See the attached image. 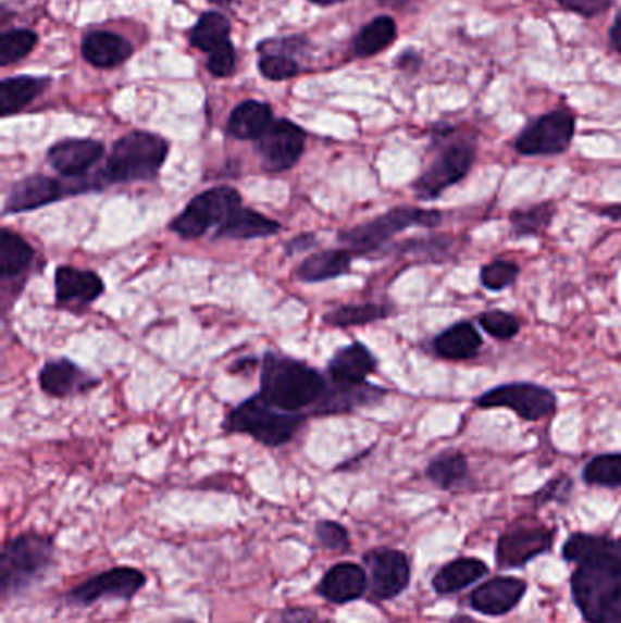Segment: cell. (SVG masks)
<instances>
[{"instance_id":"1","label":"cell","mask_w":621,"mask_h":623,"mask_svg":"<svg viewBox=\"0 0 621 623\" xmlns=\"http://www.w3.org/2000/svg\"><path fill=\"white\" fill-rule=\"evenodd\" d=\"M259 394L285 412L314 409L328 390V376L305 361L266 352L261 361Z\"/></svg>"},{"instance_id":"2","label":"cell","mask_w":621,"mask_h":623,"mask_svg":"<svg viewBox=\"0 0 621 623\" xmlns=\"http://www.w3.org/2000/svg\"><path fill=\"white\" fill-rule=\"evenodd\" d=\"M431 153V163L412 183L415 199L421 202L437 201L448 188L471 174L477 159L476 137L443 124L432 134Z\"/></svg>"},{"instance_id":"3","label":"cell","mask_w":621,"mask_h":623,"mask_svg":"<svg viewBox=\"0 0 621 623\" xmlns=\"http://www.w3.org/2000/svg\"><path fill=\"white\" fill-rule=\"evenodd\" d=\"M571 590L587 623H621V549L576 563Z\"/></svg>"},{"instance_id":"4","label":"cell","mask_w":621,"mask_h":623,"mask_svg":"<svg viewBox=\"0 0 621 623\" xmlns=\"http://www.w3.org/2000/svg\"><path fill=\"white\" fill-rule=\"evenodd\" d=\"M169 142L150 132H132L121 137L97 174L102 186L153 180L169 159Z\"/></svg>"},{"instance_id":"5","label":"cell","mask_w":621,"mask_h":623,"mask_svg":"<svg viewBox=\"0 0 621 623\" xmlns=\"http://www.w3.org/2000/svg\"><path fill=\"white\" fill-rule=\"evenodd\" d=\"M55 560V539L23 533L8 539L0 552V596L8 601L39 582Z\"/></svg>"},{"instance_id":"6","label":"cell","mask_w":621,"mask_h":623,"mask_svg":"<svg viewBox=\"0 0 621 623\" xmlns=\"http://www.w3.org/2000/svg\"><path fill=\"white\" fill-rule=\"evenodd\" d=\"M305 422L307 415L302 412H285L270 404L261 394H256L229 410L223 428L226 433L245 434L264 447L277 449L296 438Z\"/></svg>"},{"instance_id":"7","label":"cell","mask_w":621,"mask_h":623,"mask_svg":"<svg viewBox=\"0 0 621 623\" xmlns=\"http://www.w3.org/2000/svg\"><path fill=\"white\" fill-rule=\"evenodd\" d=\"M442 221L443 214L439 210H425V208L418 207L390 208L388 212L377 215L374 220L339 232L337 242L350 250L356 259L367 258V256L385 250L386 245L393 241L394 237L410 228H415V226L434 228V226L442 225Z\"/></svg>"},{"instance_id":"8","label":"cell","mask_w":621,"mask_h":623,"mask_svg":"<svg viewBox=\"0 0 621 623\" xmlns=\"http://www.w3.org/2000/svg\"><path fill=\"white\" fill-rule=\"evenodd\" d=\"M241 204V191L234 186H213L197 194L183 212L170 221L169 230L183 239H199L212 230L215 234Z\"/></svg>"},{"instance_id":"9","label":"cell","mask_w":621,"mask_h":623,"mask_svg":"<svg viewBox=\"0 0 621 623\" xmlns=\"http://www.w3.org/2000/svg\"><path fill=\"white\" fill-rule=\"evenodd\" d=\"M101 180L77 179L62 180L48 175L34 174L17 180L8 191L2 215L26 214L42 207H50L53 202L62 201L67 197L80 196L86 191L102 190Z\"/></svg>"},{"instance_id":"10","label":"cell","mask_w":621,"mask_h":623,"mask_svg":"<svg viewBox=\"0 0 621 623\" xmlns=\"http://www.w3.org/2000/svg\"><path fill=\"white\" fill-rule=\"evenodd\" d=\"M480 409L512 410L525 422H542L555 414L558 398L550 388L531 382H514L490 388L474 399Z\"/></svg>"},{"instance_id":"11","label":"cell","mask_w":621,"mask_h":623,"mask_svg":"<svg viewBox=\"0 0 621 623\" xmlns=\"http://www.w3.org/2000/svg\"><path fill=\"white\" fill-rule=\"evenodd\" d=\"M576 134V119L567 110L543 113L521 129L514 150L525 158H552L571 148Z\"/></svg>"},{"instance_id":"12","label":"cell","mask_w":621,"mask_h":623,"mask_svg":"<svg viewBox=\"0 0 621 623\" xmlns=\"http://www.w3.org/2000/svg\"><path fill=\"white\" fill-rule=\"evenodd\" d=\"M148 584L146 574L140 569L121 565L104 573L96 574L67 590V603L77 607H90L101 600L132 601L137 593Z\"/></svg>"},{"instance_id":"13","label":"cell","mask_w":621,"mask_h":623,"mask_svg":"<svg viewBox=\"0 0 621 623\" xmlns=\"http://www.w3.org/2000/svg\"><path fill=\"white\" fill-rule=\"evenodd\" d=\"M363 565L369 573V595L372 600H396L409 589L412 568L403 550L375 547L364 552Z\"/></svg>"},{"instance_id":"14","label":"cell","mask_w":621,"mask_h":623,"mask_svg":"<svg viewBox=\"0 0 621 623\" xmlns=\"http://www.w3.org/2000/svg\"><path fill=\"white\" fill-rule=\"evenodd\" d=\"M555 531L539 523H514L499 536L496 563L499 569H521L552 549Z\"/></svg>"},{"instance_id":"15","label":"cell","mask_w":621,"mask_h":623,"mask_svg":"<svg viewBox=\"0 0 621 623\" xmlns=\"http://www.w3.org/2000/svg\"><path fill=\"white\" fill-rule=\"evenodd\" d=\"M256 142L264 172L283 174L294 169L302 158L307 147V134L301 126L288 119H277Z\"/></svg>"},{"instance_id":"16","label":"cell","mask_w":621,"mask_h":623,"mask_svg":"<svg viewBox=\"0 0 621 623\" xmlns=\"http://www.w3.org/2000/svg\"><path fill=\"white\" fill-rule=\"evenodd\" d=\"M55 303L70 312H83L107 292L101 275L88 269L62 264L53 275Z\"/></svg>"},{"instance_id":"17","label":"cell","mask_w":621,"mask_h":623,"mask_svg":"<svg viewBox=\"0 0 621 623\" xmlns=\"http://www.w3.org/2000/svg\"><path fill=\"white\" fill-rule=\"evenodd\" d=\"M101 379L67 358L46 361L39 371V387L46 396L57 399L73 398L90 393Z\"/></svg>"},{"instance_id":"18","label":"cell","mask_w":621,"mask_h":623,"mask_svg":"<svg viewBox=\"0 0 621 623\" xmlns=\"http://www.w3.org/2000/svg\"><path fill=\"white\" fill-rule=\"evenodd\" d=\"M104 145L94 139H64L48 150V164L64 179H85L104 158Z\"/></svg>"},{"instance_id":"19","label":"cell","mask_w":621,"mask_h":623,"mask_svg":"<svg viewBox=\"0 0 621 623\" xmlns=\"http://www.w3.org/2000/svg\"><path fill=\"white\" fill-rule=\"evenodd\" d=\"M369 593V573L353 562H339L332 565L320 584L318 595L334 606H347L358 601Z\"/></svg>"},{"instance_id":"20","label":"cell","mask_w":621,"mask_h":623,"mask_svg":"<svg viewBox=\"0 0 621 623\" xmlns=\"http://www.w3.org/2000/svg\"><path fill=\"white\" fill-rule=\"evenodd\" d=\"M35 263V250L26 239L17 232L10 228H2L0 232V283H2V294L8 292L13 287V298H17L18 292L15 285L24 288L26 275Z\"/></svg>"},{"instance_id":"21","label":"cell","mask_w":621,"mask_h":623,"mask_svg":"<svg viewBox=\"0 0 621 623\" xmlns=\"http://www.w3.org/2000/svg\"><path fill=\"white\" fill-rule=\"evenodd\" d=\"M526 593V584L514 576H498L477 585L469 596L474 611L485 616H504L518 607Z\"/></svg>"},{"instance_id":"22","label":"cell","mask_w":621,"mask_h":623,"mask_svg":"<svg viewBox=\"0 0 621 623\" xmlns=\"http://www.w3.org/2000/svg\"><path fill=\"white\" fill-rule=\"evenodd\" d=\"M331 382V379H328ZM386 388L377 387L372 383H361V385H341V383H328V390L310 410L312 415H339L350 414L353 410L367 409L380 403L386 396Z\"/></svg>"},{"instance_id":"23","label":"cell","mask_w":621,"mask_h":623,"mask_svg":"<svg viewBox=\"0 0 621 623\" xmlns=\"http://www.w3.org/2000/svg\"><path fill=\"white\" fill-rule=\"evenodd\" d=\"M377 360L363 342L353 341L337 350L326 365V376L341 385H361L377 371Z\"/></svg>"},{"instance_id":"24","label":"cell","mask_w":621,"mask_h":623,"mask_svg":"<svg viewBox=\"0 0 621 623\" xmlns=\"http://www.w3.org/2000/svg\"><path fill=\"white\" fill-rule=\"evenodd\" d=\"M483 349V337L472 321H456L432 339V350L442 360H474Z\"/></svg>"},{"instance_id":"25","label":"cell","mask_w":621,"mask_h":623,"mask_svg":"<svg viewBox=\"0 0 621 623\" xmlns=\"http://www.w3.org/2000/svg\"><path fill=\"white\" fill-rule=\"evenodd\" d=\"M356 259L347 248H326L302 259L294 270V277L301 283H325L350 274Z\"/></svg>"},{"instance_id":"26","label":"cell","mask_w":621,"mask_h":623,"mask_svg":"<svg viewBox=\"0 0 621 623\" xmlns=\"http://www.w3.org/2000/svg\"><path fill=\"white\" fill-rule=\"evenodd\" d=\"M283 230L280 221L272 220L269 215L259 214L253 208H237L229 220L213 234V239H261V237L275 236Z\"/></svg>"},{"instance_id":"27","label":"cell","mask_w":621,"mask_h":623,"mask_svg":"<svg viewBox=\"0 0 621 623\" xmlns=\"http://www.w3.org/2000/svg\"><path fill=\"white\" fill-rule=\"evenodd\" d=\"M487 574L488 565L480 558H458L434 574L432 589L436 595H456L485 578Z\"/></svg>"},{"instance_id":"28","label":"cell","mask_w":621,"mask_h":623,"mask_svg":"<svg viewBox=\"0 0 621 623\" xmlns=\"http://www.w3.org/2000/svg\"><path fill=\"white\" fill-rule=\"evenodd\" d=\"M272 123H274V113L269 104L245 101L229 113L226 134L237 141H259Z\"/></svg>"},{"instance_id":"29","label":"cell","mask_w":621,"mask_h":623,"mask_svg":"<svg viewBox=\"0 0 621 623\" xmlns=\"http://www.w3.org/2000/svg\"><path fill=\"white\" fill-rule=\"evenodd\" d=\"M132 53H134V46L110 32H94V34L86 35L83 40V55L86 61L90 62L91 66L101 67V70H110V67L123 64L124 61H128Z\"/></svg>"},{"instance_id":"30","label":"cell","mask_w":621,"mask_h":623,"mask_svg":"<svg viewBox=\"0 0 621 623\" xmlns=\"http://www.w3.org/2000/svg\"><path fill=\"white\" fill-rule=\"evenodd\" d=\"M469 460L458 450H447L429 461L425 476L437 489L458 490L469 479Z\"/></svg>"},{"instance_id":"31","label":"cell","mask_w":621,"mask_h":623,"mask_svg":"<svg viewBox=\"0 0 621 623\" xmlns=\"http://www.w3.org/2000/svg\"><path fill=\"white\" fill-rule=\"evenodd\" d=\"M396 312L390 303H356L343 304L323 315V323L334 328H350L364 326L386 320Z\"/></svg>"},{"instance_id":"32","label":"cell","mask_w":621,"mask_h":623,"mask_svg":"<svg viewBox=\"0 0 621 623\" xmlns=\"http://www.w3.org/2000/svg\"><path fill=\"white\" fill-rule=\"evenodd\" d=\"M48 80L37 77H13L0 83V113L10 117L32 104L46 90Z\"/></svg>"},{"instance_id":"33","label":"cell","mask_w":621,"mask_h":623,"mask_svg":"<svg viewBox=\"0 0 621 623\" xmlns=\"http://www.w3.org/2000/svg\"><path fill=\"white\" fill-rule=\"evenodd\" d=\"M556 207L552 202H537L532 207L516 208L509 215L510 232L514 239L536 237L549 228L555 221Z\"/></svg>"},{"instance_id":"34","label":"cell","mask_w":621,"mask_h":623,"mask_svg":"<svg viewBox=\"0 0 621 623\" xmlns=\"http://www.w3.org/2000/svg\"><path fill=\"white\" fill-rule=\"evenodd\" d=\"M398 35V26L393 17L383 15L363 26L358 37L353 40V51L358 57L377 55L393 45Z\"/></svg>"},{"instance_id":"35","label":"cell","mask_w":621,"mask_h":623,"mask_svg":"<svg viewBox=\"0 0 621 623\" xmlns=\"http://www.w3.org/2000/svg\"><path fill=\"white\" fill-rule=\"evenodd\" d=\"M190 42L197 50L208 53L221 50L229 42L228 18L218 12L204 13L196 28L191 29Z\"/></svg>"},{"instance_id":"36","label":"cell","mask_w":621,"mask_h":623,"mask_svg":"<svg viewBox=\"0 0 621 623\" xmlns=\"http://www.w3.org/2000/svg\"><path fill=\"white\" fill-rule=\"evenodd\" d=\"M621 539L610 538V536H599V534L576 533L571 534L563 544L561 555L569 563H580L585 558L609 552V550H620Z\"/></svg>"},{"instance_id":"37","label":"cell","mask_w":621,"mask_h":623,"mask_svg":"<svg viewBox=\"0 0 621 623\" xmlns=\"http://www.w3.org/2000/svg\"><path fill=\"white\" fill-rule=\"evenodd\" d=\"M583 482L593 487L621 489V452L594 456L583 466Z\"/></svg>"},{"instance_id":"38","label":"cell","mask_w":621,"mask_h":623,"mask_svg":"<svg viewBox=\"0 0 621 623\" xmlns=\"http://www.w3.org/2000/svg\"><path fill=\"white\" fill-rule=\"evenodd\" d=\"M520 264L509 259H494L490 263L483 264L480 270V283L483 288L490 292H501L505 288L512 287L520 277Z\"/></svg>"},{"instance_id":"39","label":"cell","mask_w":621,"mask_h":623,"mask_svg":"<svg viewBox=\"0 0 621 623\" xmlns=\"http://www.w3.org/2000/svg\"><path fill=\"white\" fill-rule=\"evenodd\" d=\"M477 325L482 326L483 332H487L488 336L498 339V341H510L521 331V321L518 320V315L499 309L485 310L477 317Z\"/></svg>"},{"instance_id":"40","label":"cell","mask_w":621,"mask_h":623,"mask_svg":"<svg viewBox=\"0 0 621 623\" xmlns=\"http://www.w3.org/2000/svg\"><path fill=\"white\" fill-rule=\"evenodd\" d=\"M37 45V35L32 29H12L0 37V64L8 66L28 55Z\"/></svg>"},{"instance_id":"41","label":"cell","mask_w":621,"mask_h":623,"mask_svg":"<svg viewBox=\"0 0 621 623\" xmlns=\"http://www.w3.org/2000/svg\"><path fill=\"white\" fill-rule=\"evenodd\" d=\"M315 539L323 549L336 555H345L352 547L348 528L336 520H320L315 523Z\"/></svg>"},{"instance_id":"42","label":"cell","mask_w":621,"mask_h":623,"mask_svg":"<svg viewBox=\"0 0 621 623\" xmlns=\"http://www.w3.org/2000/svg\"><path fill=\"white\" fill-rule=\"evenodd\" d=\"M259 72L269 80H286L299 74V64L286 53L264 51L259 59Z\"/></svg>"},{"instance_id":"43","label":"cell","mask_w":621,"mask_h":623,"mask_svg":"<svg viewBox=\"0 0 621 623\" xmlns=\"http://www.w3.org/2000/svg\"><path fill=\"white\" fill-rule=\"evenodd\" d=\"M572 479L569 476L552 477L550 482L545 483L542 489L534 495V506L543 507L549 503H561L571 498Z\"/></svg>"},{"instance_id":"44","label":"cell","mask_w":621,"mask_h":623,"mask_svg":"<svg viewBox=\"0 0 621 623\" xmlns=\"http://www.w3.org/2000/svg\"><path fill=\"white\" fill-rule=\"evenodd\" d=\"M237 57L236 48L232 46V42L223 46L221 50L213 51L208 57L207 67L210 74L215 75V77H228V75L236 72Z\"/></svg>"},{"instance_id":"45","label":"cell","mask_w":621,"mask_h":623,"mask_svg":"<svg viewBox=\"0 0 621 623\" xmlns=\"http://www.w3.org/2000/svg\"><path fill=\"white\" fill-rule=\"evenodd\" d=\"M567 12L576 13L580 17H598L612 7L614 0H556Z\"/></svg>"},{"instance_id":"46","label":"cell","mask_w":621,"mask_h":623,"mask_svg":"<svg viewBox=\"0 0 621 623\" xmlns=\"http://www.w3.org/2000/svg\"><path fill=\"white\" fill-rule=\"evenodd\" d=\"M318 247V236L315 234H299L285 245L286 256H297Z\"/></svg>"},{"instance_id":"47","label":"cell","mask_w":621,"mask_h":623,"mask_svg":"<svg viewBox=\"0 0 621 623\" xmlns=\"http://www.w3.org/2000/svg\"><path fill=\"white\" fill-rule=\"evenodd\" d=\"M281 622L283 623H314L315 612L302 607H291L281 612Z\"/></svg>"},{"instance_id":"48","label":"cell","mask_w":621,"mask_h":623,"mask_svg":"<svg viewBox=\"0 0 621 623\" xmlns=\"http://www.w3.org/2000/svg\"><path fill=\"white\" fill-rule=\"evenodd\" d=\"M421 62H423V59H421L420 53L414 50H409L399 55L398 66L401 67L403 72H410V74H414V72L420 70Z\"/></svg>"},{"instance_id":"49","label":"cell","mask_w":621,"mask_h":623,"mask_svg":"<svg viewBox=\"0 0 621 623\" xmlns=\"http://www.w3.org/2000/svg\"><path fill=\"white\" fill-rule=\"evenodd\" d=\"M610 45L618 53H621V12L616 15L614 23L609 32Z\"/></svg>"},{"instance_id":"50","label":"cell","mask_w":621,"mask_h":623,"mask_svg":"<svg viewBox=\"0 0 621 623\" xmlns=\"http://www.w3.org/2000/svg\"><path fill=\"white\" fill-rule=\"evenodd\" d=\"M598 214L601 215V217H607V220L616 221V223H620L621 225V202L599 208Z\"/></svg>"},{"instance_id":"51","label":"cell","mask_w":621,"mask_h":623,"mask_svg":"<svg viewBox=\"0 0 621 623\" xmlns=\"http://www.w3.org/2000/svg\"><path fill=\"white\" fill-rule=\"evenodd\" d=\"M253 365H258V360L256 358H243V360L237 361L232 365L229 372L232 374H239V372H252L250 369H253Z\"/></svg>"},{"instance_id":"52","label":"cell","mask_w":621,"mask_h":623,"mask_svg":"<svg viewBox=\"0 0 621 623\" xmlns=\"http://www.w3.org/2000/svg\"><path fill=\"white\" fill-rule=\"evenodd\" d=\"M381 7L386 8H405L409 7L410 2H414V0H377Z\"/></svg>"},{"instance_id":"53","label":"cell","mask_w":621,"mask_h":623,"mask_svg":"<svg viewBox=\"0 0 621 623\" xmlns=\"http://www.w3.org/2000/svg\"><path fill=\"white\" fill-rule=\"evenodd\" d=\"M314 4H320V7H331V4H336V2H345V0H310Z\"/></svg>"},{"instance_id":"54","label":"cell","mask_w":621,"mask_h":623,"mask_svg":"<svg viewBox=\"0 0 621 623\" xmlns=\"http://www.w3.org/2000/svg\"><path fill=\"white\" fill-rule=\"evenodd\" d=\"M452 623H480V622H472V620H467V618H459L456 622Z\"/></svg>"},{"instance_id":"55","label":"cell","mask_w":621,"mask_h":623,"mask_svg":"<svg viewBox=\"0 0 621 623\" xmlns=\"http://www.w3.org/2000/svg\"><path fill=\"white\" fill-rule=\"evenodd\" d=\"M174 623H197V622H194V620H175Z\"/></svg>"}]
</instances>
